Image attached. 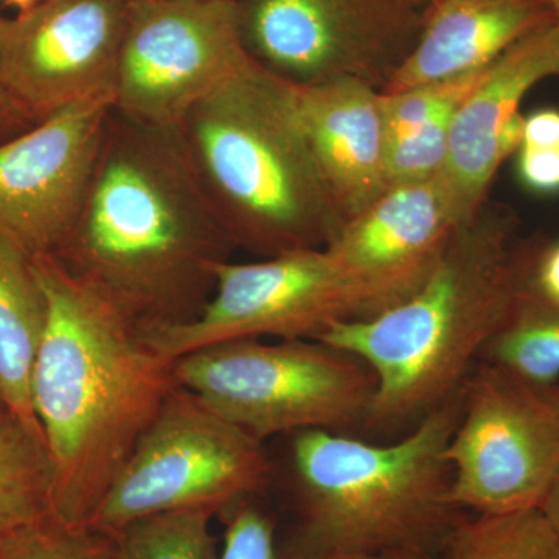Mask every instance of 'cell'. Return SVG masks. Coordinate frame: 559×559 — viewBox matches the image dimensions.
Returning a JSON list of instances; mask_svg holds the SVG:
<instances>
[{
	"instance_id": "15",
	"label": "cell",
	"mask_w": 559,
	"mask_h": 559,
	"mask_svg": "<svg viewBox=\"0 0 559 559\" xmlns=\"http://www.w3.org/2000/svg\"><path fill=\"white\" fill-rule=\"evenodd\" d=\"M559 76V28L555 22L533 32L492 61L484 79L455 112L443 170L437 176L460 224L487 204L503 164L499 134L520 112L525 95Z\"/></svg>"
},
{
	"instance_id": "30",
	"label": "cell",
	"mask_w": 559,
	"mask_h": 559,
	"mask_svg": "<svg viewBox=\"0 0 559 559\" xmlns=\"http://www.w3.org/2000/svg\"><path fill=\"white\" fill-rule=\"evenodd\" d=\"M33 124H35V121L11 97L9 90L0 79V143L27 131Z\"/></svg>"
},
{
	"instance_id": "13",
	"label": "cell",
	"mask_w": 559,
	"mask_h": 559,
	"mask_svg": "<svg viewBox=\"0 0 559 559\" xmlns=\"http://www.w3.org/2000/svg\"><path fill=\"white\" fill-rule=\"evenodd\" d=\"M109 110L72 103L0 143V235L32 259L57 252L79 218Z\"/></svg>"
},
{
	"instance_id": "14",
	"label": "cell",
	"mask_w": 559,
	"mask_h": 559,
	"mask_svg": "<svg viewBox=\"0 0 559 559\" xmlns=\"http://www.w3.org/2000/svg\"><path fill=\"white\" fill-rule=\"evenodd\" d=\"M460 226L436 176L389 189L325 250L367 289L380 314L421 288Z\"/></svg>"
},
{
	"instance_id": "2",
	"label": "cell",
	"mask_w": 559,
	"mask_h": 559,
	"mask_svg": "<svg viewBox=\"0 0 559 559\" xmlns=\"http://www.w3.org/2000/svg\"><path fill=\"white\" fill-rule=\"evenodd\" d=\"M47 325L32 404L51 471V514L87 524L178 381L143 341L51 253L33 257Z\"/></svg>"
},
{
	"instance_id": "22",
	"label": "cell",
	"mask_w": 559,
	"mask_h": 559,
	"mask_svg": "<svg viewBox=\"0 0 559 559\" xmlns=\"http://www.w3.org/2000/svg\"><path fill=\"white\" fill-rule=\"evenodd\" d=\"M215 514L190 509L132 521L114 535L120 559H219L210 528Z\"/></svg>"
},
{
	"instance_id": "29",
	"label": "cell",
	"mask_w": 559,
	"mask_h": 559,
	"mask_svg": "<svg viewBox=\"0 0 559 559\" xmlns=\"http://www.w3.org/2000/svg\"><path fill=\"white\" fill-rule=\"evenodd\" d=\"M521 146L559 148V109H539L525 117Z\"/></svg>"
},
{
	"instance_id": "24",
	"label": "cell",
	"mask_w": 559,
	"mask_h": 559,
	"mask_svg": "<svg viewBox=\"0 0 559 559\" xmlns=\"http://www.w3.org/2000/svg\"><path fill=\"white\" fill-rule=\"evenodd\" d=\"M487 68L455 79L423 84L396 94H381L390 143L425 127L428 121L454 112L484 79Z\"/></svg>"
},
{
	"instance_id": "33",
	"label": "cell",
	"mask_w": 559,
	"mask_h": 559,
	"mask_svg": "<svg viewBox=\"0 0 559 559\" xmlns=\"http://www.w3.org/2000/svg\"><path fill=\"white\" fill-rule=\"evenodd\" d=\"M3 2L9 3L11 7H16L20 11H25L35 5L36 0H3Z\"/></svg>"
},
{
	"instance_id": "12",
	"label": "cell",
	"mask_w": 559,
	"mask_h": 559,
	"mask_svg": "<svg viewBox=\"0 0 559 559\" xmlns=\"http://www.w3.org/2000/svg\"><path fill=\"white\" fill-rule=\"evenodd\" d=\"M130 0H36L0 16V79L35 123L84 100L112 106Z\"/></svg>"
},
{
	"instance_id": "31",
	"label": "cell",
	"mask_w": 559,
	"mask_h": 559,
	"mask_svg": "<svg viewBox=\"0 0 559 559\" xmlns=\"http://www.w3.org/2000/svg\"><path fill=\"white\" fill-rule=\"evenodd\" d=\"M330 559H436L417 551H378V554L340 555Z\"/></svg>"
},
{
	"instance_id": "27",
	"label": "cell",
	"mask_w": 559,
	"mask_h": 559,
	"mask_svg": "<svg viewBox=\"0 0 559 559\" xmlns=\"http://www.w3.org/2000/svg\"><path fill=\"white\" fill-rule=\"evenodd\" d=\"M521 296L559 311V238L533 234Z\"/></svg>"
},
{
	"instance_id": "9",
	"label": "cell",
	"mask_w": 559,
	"mask_h": 559,
	"mask_svg": "<svg viewBox=\"0 0 559 559\" xmlns=\"http://www.w3.org/2000/svg\"><path fill=\"white\" fill-rule=\"evenodd\" d=\"M444 455L459 510L540 509L559 479V381L539 384L479 360Z\"/></svg>"
},
{
	"instance_id": "17",
	"label": "cell",
	"mask_w": 559,
	"mask_h": 559,
	"mask_svg": "<svg viewBox=\"0 0 559 559\" xmlns=\"http://www.w3.org/2000/svg\"><path fill=\"white\" fill-rule=\"evenodd\" d=\"M551 22L546 0H430L417 46L381 94L487 68Z\"/></svg>"
},
{
	"instance_id": "21",
	"label": "cell",
	"mask_w": 559,
	"mask_h": 559,
	"mask_svg": "<svg viewBox=\"0 0 559 559\" xmlns=\"http://www.w3.org/2000/svg\"><path fill=\"white\" fill-rule=\"evenodd\" d=\"M479 360L539 384L559 381V311L520 296Z\"/></svg>"
},
{
	"instance_id": "32",
	"label": "cell",
	"mask_w": 559,
	"mask_h": 559,
	"mask_svg": "<svg viewBox=\"0 0 559 559\" xmlns=\"http://www.w3.org/2000/svg\"><path fill=\"white\" fill-rule=\"evenodd\" d=\"M540 510L544 511L547 520L550 521V524L554 525L559 535V479L555 487L551 488L550 495L547 496L546 502L543 503Z\"/></svg>"
},
{
	"instance_id": "16",
	"label": "cell",
	"mask_w": 559,
	"mask_h": 559,
	"mask_svg": "<svg viewBox=\"0 0 559 559\" xmlns=\"http://www.w3.org/2000/svg\"><path fill=\"white\" fill-rule=\"evenodd\" d=\"M319 170L345 223L390 189L389 131L382 95L355 80L297 87Z\"/></svg>"
},
{
	"instance_id": "20",
	"label": "cell",
	"mask_w": 559,
	"mask_h": 559,
	"mask_svg": "<svg viewBox=\"0 0 559 559\" xmlns=\"http://www.w3.org/2000/svg\"><path fill=\"white\" fill-rule=\"evenodd\" d=\"M440 559H559V535L540 509L462 518Z\"/></svg>"
},
{
	"instance_id": "11",
	"label": "cell",
	"mask_w": 559,
	"mask_h": 559,
	"mask_svg": "<svg viewBox=\"0 0 559 559\" xmlns=\"http://www.w3.org/2000/svg\"><path fill=\"white\" fill-rule=\"evenodd\" d=\"M248 60L235 0H130L110 108L178 128Z\"/></svg>"
},
{
	"instance_id": "5",
	"label": "cell",
	"mask_w": 559,
	"mask_h": 559,
	"mask_svg": "<svg viewBox=\"0 0 559 559\" xmlns=\"http://www.w3.org/2000/svg\"><path fill=\"white\" fill-rule=\"evenodd\" d=\"M205 197L260 259L325 249L345 221L301 123L297 87L245 62L178 127Z\"/></svg>"
},
{
	"instance_id": "8",
	"label": "cell",
	"mask_w": 559,
	"mask_h": 559,
	"mask_svg": "<svg viewBox=\"0 0 559 559\" xmlns=\"http://www.w3.org/2000/svg\"><path fill=\"white\" fill-rule=\"evenodd\" d=\"M246 55L296 87L382 91L417 46L430 0H235Z\"/></svg>"
},
{
	"instance_id": "4",
	"label": "cell",
	"mask_w": 559,
	"mask_h": 559,
	"mask_svg": "<svg viewBox=\"0 0 559 559\" xmlns=\"http://www.w3.org/2000/svg\"><path fill=\"white\" fill-rule=\"evenodd\" d=\"M462 392L392 443L331 430L293 433L294 522L280 558L417 551L440 559L462 520L451 502L444 455L462 412Z\"/></svg>"
},
{
	"instance_id": "18",
	"label": "cell",
	"mask_w": 559,
	"mask_h": 559,
	"mask_svg": "<svg viewBox=\"0 0 559 559\" xmlns=\"http://www.w3.org/2000/svg\"><path fill=\"white\" fill-rule=\"evenodd\" d=\"M46 325V296L32 257L0 235V400L43 441L32 404V373Z\"/></svg>"
},
{
	"instance_id": "23",
	"label": "cell",
	"mask_w": 559,
	"mask_h": 559,
	"mask_svg": "<svg viewBox=\"0 0 559 559\" xmlns=\"http://www.w3.org/2000/svg\"><path fill=\"white\" fill-rule=\"evenodd\" d=\"M0 559H120L116 536L47 514L0 536Z\"/></svg>"
},
{
	"instance_id": "1",
	"label": "cell",
	"mask_w": 559,
	"mask_h": 559,
	"mask_svg": "<svg viewBox=\"0 0 559 559\" xmlns=\"http://www.w3.org/2000/svg\"><path fill=\"white\" fill-rule=\"evenodd\" d=\"M237 250L191 167L178 128L150 127L112 108L61 266L139 331L186 325Z\"/></svg>"
},
{
	"instance_id": "6",
	"label": "cell",
	"mask_w": 559,
	"mask_h": 559,
	"mask_svg": "<svg viewBox=\"0 0 559 559\" xmlns=\"http://www.w3.org/2000/svg\"><path fill=\"white\" fill-rule=\"evenodd\" d=\"M180 388L261 441L362 428L377 380L362 360L318 340L224 342L173 360Z\"/></svg>"
},
{
	"instance_id": "25",
	"label": "cell",
	"mask_w": 559,
	"mask_h": 559,
	"mask_svg": "<svg viewBox=\"0 0 559 559\" xmlns=\"http://www.w3.org/2000/svg\"><path fill=\"white\" fill-rule=\"evenodd\" d=\"M455 112H447L389 145L390 189L436 178L443 170Z\"/></svg>"
},
{
	"instance_id": "34",
	"label": "cell",
	"mask_w": 559,
	"mask_h": 559,
	"mask_svg": "<svg viewBox=\"0 0 559 559\" xmlns=\"http://www.w3.org/2000/svg\"><path fill=\"white\" fill-rule=\"evenodd\" d=\"M546 2L551 11V16H554L555 25L559 28V0H546Z\"/></svg>"
},
{
	"instance_id": "26",
	"label": "cell",
	"mask_w": 559,
	"mask_h": 559,
	"mask_svg": "<svg viewBox=\"0 0 559 559\" xmlns=\"http://www.w3.org/2000/svg\"><path fill=\"white\" fill-rule=\"evenodd\" d=\"M227 513L219 559H282L275 546L274 524L263 511L245 500Z\"/></svg>"
},
{
	"instance_id": "10",
	"label": "cell",
	"mask_w": 559,
	"mask_h": 559,
	"mask_svg": "<svg viewBox=\"0 0 559 559\" xmlns=\"http://www.w3.org/2000/svg\"><path fill=\"white\" fill-rule=\"evenodd\" d=\"M374 316L367 289L325 249L294 250L255 263L223 261L215 289L197 319L143 341L175 360L242 340H318L330 326Z\"/></svg>"
},
{
	"instance_id": "19",
	"label": "cell",
	"mask_w": 559,
	"mask_h": 559,
	"mask_svg": "<svg viewBox=\"0 0 559 559\" xmlns=\"http://www.w3.org/2000/svg\"><path fill=\"white\" fill-rule=\"evenodd\" d=\"M51 513L46 444L7 412L0 418V536Z\"/></svg>"
},
{
	"instance_id": "28",
	"label": "cell",
	"mask_w": 559,
	"mask_h": 559,
	"mask_svg": "<svg viewBox=\"0 0 559 559\" xmlns=\"http://www.w3.org/2000/svg\"><path fill=\"white\" fill-rule=\"evenodd\" d=\"M518 178L533 193H559V148L521 146L518 150Z\"/></svg>"
},
{
	"instance_id": "35",
	"label": "cell",
	"mask_w": 559,
	"mask_h": 559,
	"mask_svg": "<svg viewBox=\"0 0 559 559\" xmlns=\"http://www.w3.org/2000/svg\"><path fill=\"white\" fill-rule=\"evenodd\" d=\"M7 412H9V411L5 409V406H3L2 400H0V418H2L3 415L7 414Z\"/></svg>"
},
{
	"instance_id": "3",
	"label": "cell",
	"mask_w": 559,
	"mask_h": 559,
	"mask_svg": "<svg viewBox=\"0 0 559 559\" xmlns=\"http://www.w3.org/2000/svg\"><path fill=\"white\" fill-rule=\"evenodd\" d=\"M532 238L516 210L488 200L409 299L318 337L374 374L364 430L412 429L457 395L520 299Z\"/></svg>"
},
{
	"instance_id": "7",
	"label": "cell",
	"mask_w": 559,
	"mask_h": 559,
	"mask_svg": "<svg viewBox=\"0 0 559 559\" xmlns=\"http://www.w3.org/2000/svg\"><path fill=\"white\" fill-rule=\"evenodd\" d=\"M272 463L263 441L176 385L87 524L116 535L168 511H230L261 491Z\"/></svg>"
}]
</instances>
